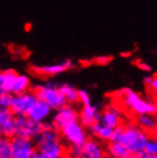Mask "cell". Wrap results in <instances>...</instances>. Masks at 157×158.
<instances>
[{"mask_svg": "<svg viewBox=\"0 0 157 158\" xmlns=\"http://www.w3.org/2000/svg\"><path fill=\"white\" fill-rule=\"evenodd\" d=\"M122 101L126 108H129L133 114L139 115H157V106L154 103L146 101L140 95L132 91L131 88H124L121 92Z\"/></svg>", "mask_w": 157, "mask_h": 158, "instance_id": "7a4b0ae2", "label": "cell"}, {"mask_svg": "<svg viewBox=\"0 0 157 158\" xmlns=\"http://www.w3.org/2000/svg\"><path fill=\"white\" fill-rule=\"evenodd\" d=\"M41 127V123L36 122L27 115L15 117V135L17 136L35 140L36 136L39 134Z\"/></svg>", "mask_w": 157, "mask_h": 158, "instance_id": "5b68a950", "label": "cell"}, {"mask_svg": "<svg viewBox=\"0 0 157 158\" xmlns=\"http://www.w3.org/2000/svg\"><path fill=\"white\" fill-rule=\"evenodd\" d=\"M111 61H112V56L102 55V56H98V57H95L93 62H94L95 64H98V65H107V64H109Z\"/></svg>", "mask_w": 157, "mask_h": 158, "instance_id": "484cf974", "label": "cell"}, {"mask_svg": "<svg viewBox=\"0 0 157 158\" xmlns=\"http://www.w3.org/2000/svg\"><path fill=\"white\" fill-rule=\"evenodd\" d=\"M100 120H101V112L99 111L96 106H93V104L83 106L82 110L79 111L78 122L85 128H90L94 123Z\"/></svg>", "mask_w": 157, "mask_h": 158, "instance_id": "7c38bea8", "label": "cell"}, {"mask_svg": "<svg viewBox=\"0 0 157 158\" xmlns=\"http://www.w3.org/2000/svg\"><path fill=\"white\" fill-rule=\"evenodd\" d=\"M67 156L69 158H83V146H69Z\"/></svg>", "mask_w": 157, "mask_h": 158, "instance_id": "603a6c76", "label": "cell"}, {"mask_svg": "<svg viewBox=\"0 0 157 158\" xmlns=\"http://www.w3.org/2000/svg\"><path fill=\"white\" fill-rule=\"evenodd\" d=\"M0 158H12L11 139L2 138L0 140Z\"/></svg>", "mask_w": 157, "mask_h": 158, "instance_id": "44dd1931", "label": "cell"}, {"mask_svg": "<svg viewBox=\"0 0 157 158\" xmlns=\"http://www.w3.org/2000/svg\"><path fill=\"white\" fill-rule=\"evenodd\" d=\"M150 136H153V138L157 139V125L155 126V128L153 130V132L150 133Z\"/></svg>", "mask_w": 157, "mask_h": 158, "instance_id": "4dcf8cb0", "label": "cell"}, {"mask_svg": "<svg viewBox=\"0 0 157 158\" xmlns=\"http://www.w3.org/2000/svg\"><path fill=\"white\" fill-rule=\"evenodd\" d=\"M59 131L61 139L69 146H83L88 139L86 128L78 120L64 125Z\"/></svg>", "mask_w": 157, "mask_h": 158, "instance_id": "277c9868", "label": "cell"}, {"mask_svg": "<svg viewBox=\"0 0 157 158\" xmlns=\"http://www.w3.org/2000/svg\"><path fill=\"white\" fill-rule=\"evenodd\" d=\"M0 93H1V91H0Z\"/></svg>", "mask_w": 157, "mask_h": 158, "instance_id": "e575fe53", "label": "cell"}, {"mask_svg": "<svg viewBox=\"0 0 157 158\" xmlns=\"http://www.w3.org/2000/svg\"><path fill=\"white\" fill-rule=\"evenodd\" d=\"M75 67L74 63L67 60L63 61L61 63H54V64H47V65H40V67H33L32 70L35 73L43 77H54L56 75H60L62 72L67 71L69 69H72Z\"/></svg>", "mask_w": 157, "mask_h": 158, "instance_id": "9c48e42d", "label": "cell"}, {"mask_svg": "<svg viewBox=\"0 0 157 158\" xmlns=\"http://www.w3.org/2000/svg\"><path fill=\"white\" fill-rule=\"evenodd\" d=\"M126 158H151V157L148 156V155H146L145 152L142 151L140 154H130Z\"/></svg>", "mask_w": 157, "mask_h": 158, "instance_id": "f1b7e54d", "label": "cell"}, {"mask_svg": "<svg viewBox=\"0 0 157 158\" xmlns=\"http://www.w3.org/2000/svg\"><path fill=\"white\" fill-rule=\"evenodd\" d=\"M0 132L4 138L15 136V116L9 108L0 107Z\"/></svg>", "mask_w": 157, "mask_h": 158, "instance_id": "30bf717a", "label": "cell"}, {"mask_svg": "<svg viewBox=\"0 0 157 158\" xmlns=\"http://www.w3.org/2000/svg\"><path fill=\"white\" fill-rule=\"evenodd\" d=\"M37 96L35 92L28 91L20 94H13L11 104H9V110L15 116H24L28 115L29 110L31 109L32 104L36 102Z\"/></svg>", "mask_w": 157, "mask_h": 158, "instance_id": "8992f818", "label": "cell"}, {"mask_svg": "<svg viewBox=\"0 0 157 158\" xmlns=\"http://www.w3.org/2000/svg\"><path fill=\"white\" fill-rule=\"evenodd\" d=\"M12 95L13 94H11V93L1 92V93H0V107L9 108L11 100H12Z\"/></svg>", "mask_w": 157, "mask_h": 158, "instance_id": "d4e9b609", "label": "cell"}, {"mask_svg": "<svg viewBox=\"0 0 157 158\" xmlns=\"http://www.w3.org/2000/svg\"><path fill=\"white\" fill-rule=\"evenodd\" d=\"M90 131L95 138L100 139L102 141H110L111 136H112V131L114 130L106 126V125H103L101 122H96L90 127Z\"/></svg>", "mask_w": 157, "mask_h": 158, "instance_id": "9a60e30c", "label": "cell"}, {"mask_svg": "<svg viewBox=\"0 0 157 158\" xmlns=\"http://www.w3.org/2000/svg\"><path fill=\"white\" fill-rule=\"evenodd\" d=\"M11 149L12 158H31L36 154L35 141L17 135L11 138Z\"/></svg>", "mask_w": 157, "mask_h": 158, "instance_id": "ba28073f", "label": "cell"}, {"mask_svg": "<svg viewBox=\"0 0 157 158\" xmlns=\"http://www.w3.org/2000/svg\"><path fill=\"white\" fill-rule=\"evenodd\" d=\"M31 87V80L27 75H20L17 73L14 79L12 87V94H20V93H24V92L30 91Z\"/></svg>", "mask_w": 157, "mask_h": 158, "instance_id": "2e32d148", "label": "cell"}, {"mask_svg": "<svg viewBox=\"0 0 157 158\" xmlns=\"http://www.w3.org/2000/svg\"><path fill=\"white\" fill-rule=\"evenodd\" d=\"M2 138H4V136H2V134H1V132H0V140H1Z\"/></svg>", "mask_w": 157, "mask_h": 158, "instance_id": "d6a6232c", "label": "cell"}, {"mask_svg": "<svg viewBox=\"0 0 157 158\" xmlns=\"http://www.w3.org/2000/svg\"><path fill=\"white\" fill-rule=\"evenodd\" d=\"M60 92L62 93L66 102L69 104H76L78 103V89L69 84H62L59 85Z\"/></svg>", "mask_w": 157, "mask_h": 158, "instance_id": "d6986e66", "label": "cell"}, {"mask_svg": "<svg viewBox=\"0 0 157 158\" xmlns=\"http://www.w3.org/2000/svg\"><path fill=\"white\" fill-rule=\"evenodd\" d=\"M148 88H149V89H151V92H153L154 94L157 96V75L153 77V80H151L150 85L148 86Z\"/></svg>", "mask_w": 157, "mask_h": 158, "instance_id": "4316f807", "label": "cell"}, {"mask_svg": "<svg viewBox=\"0 0 157 158\" xmlns=\"http://www.w3.org/2000/svg\"><path fill=\"white\" fill-rule=\"evenodd\" d=\"M137 67L139 68V69L143 70V71H150V70H151V68H150L149 64L145 63V62H141V61H138V62H137Z\"/></svg>", "mask_w": 157, "mask_h": 158, "instance_id": "83f0119b", "label": "cell"}, {"mask_svg": "<svg viewBox=\"0 0 157 158\" xmlns=\"http://www.w3.org/2000/svg\"><path fill=\"white\" fill-rule=\"evenodd\" d=\"M149 134L133 124H124L114 128L111 140L121 143L130 154H140L143 151Z\"/></svg>", "mask_w": 157, "mask_h": 158, "instance_id": "6da1fadb", "label": "cell"}, {"mask_svg": "<svg viewBox=\"0 0 157 158\" xmlns=\"http://www.w3.org/2000/svg\"><path fill=\"white\" fill-rule=\"evenodd\" d=\"M143 152L146 155H148L150 157H153L155 155H157V139L155 138H148L146 146L143 148Z\"/></svg>", "mask_w": 157, "mask_h": 158, "instance_id": "7402d4cb", "label": "cell"}, {"mask_svg": "<svg viewBox=\"0 0 157 158\" xmlns=\"http://www.w3.org/2000/svg\"><path fill=\"white\" fill-rule=\"evenodd\" d=\"M83 158H106L102 147L93 139H87L83 144Z\"/></svg>", "mask_w": 157, "mask_h": 158, "instance_id": "5bb4252c", "label": "cell"}, {"mask_svg": "<svg viewBox=\"0 0 157 158\" xmlns=\"http://www.w3.org/2000/svg\"><path fill=\"white\" fill-rule=\"evenodd\" d=\"M78 102L82 103L83 106L92 104L90 94L86 91H84V89H78Z\"/></svg>", "mask_w": 157, "mask_h": 158, "instance_id": "cb8c5ba5", "label": "cell"}, {"mask_svg": "<svg viewBox=\"0 0 157 158\" xmlns=\"http://www.w3.org/2000/svg\"><path fill=\"white\" fill-rule=\"evenodd\" d=\"M31 158H38V156H37V152H36V154L35 155H33V156H32V157Z\"/></svg>", "mask_w": 157, "mask_h": 158, "instance_id": "1f68e13d", "label": "cell"}, {"mask_svg": "<svg viewBox=\"0 0 157 158\" xmlns=\"http://www.w3.org/2000/svg\"><path fill=\"white\" fill-rule=\"evenodd\" d=\"M79 111H77L74 104H69L66 103L61 106L60 108L55 109L54 112L51 116V122L54 124V126L60 130L67 124H70L72 122H77L78 120Z\"/></svg>", "mask_w": 157, "mask_h": 158, "instance_id": "52a82bcc", "label": "cell"}, {"mask_svg": "<svg viewBox=\"0 0 157 158\" xmlns=\"http://www.w3.org/2000/svg\"><path fill=\"white\" fill-rule=\"evenodd\" d=\"M33 92H35L37 99L47 103L53 110L67 103L63 98L62 93L60 92L59 85H55L52 83L40 84V85H37L35 87Z\"/></svg>", "mask_w": 157, "mask_h": 158, "instance_id": "3957f363", "label": "cell"}, {"mask_svg": "<svg viewBox=\"0 0 157 158\" xmlns=\"http://www.w3.org/2000/svg\"><path fill=\"white\" fill-rule=\"evenodd\" d=\"M108 156L110 158H126L130 152L126 150L125 147H123L121 143L110 141L108 144Z\"/></svg>", "mask_w": 157, "mask_h": 158, "instance_id": "ffe728a7", "label": "cell"}, {"mask_svg": "<svg viewBox=\"0 0 157 158\" xmlns=\"http://www.w3.org/2000/svg\"><path fill=\"white\" fill-rule=\"evenodd\" d=\"M137 123H138V126L140 127L141 130L145 131V132H147L150 136V133L153 132V130L157 125L156 115H149V114L139 115L137 117Z\"/></svg>", "mask_w": 157, "mask_h": 158, "instance_id": "ac0fdd59", "label": "cell"}, {"mask_svg": "<svg viewBox=\"0 0 157 158\" xmlns=\"http://www.w3.org/2000/svg\"><path fill=\"white\" fill-rule=\"evenodd\" d=\"M16 75L17 73L14 70H9V69L0 71V91L12 94L13 83Z\"/></svg>", "mask_w": 157, "mask_h": 158, "instance_id": "e0dca14e", "label": "cell"}, {"mask_svg": "<svg viewBox=\"0 0 157 158\" xmlns=\"http://www.w3.org/2000/svg\"><path fill=\"white\" fill-rule=\"evenodd\" d=\"M151 158H157V155H155V156H153Z\"/></svg>", "mask_w": 157, "mask_h": 158, "instance_id": "836d02e7", "label": "cell"}, {"mask_svg": "<svg viewBox=\"0 0 157 158\" xmlns=\"http://www.w3.org/2000/svg\"><path fill=\"white\" fill-rule=\"evenodd\" d=\"M151 80H153V77H151V76H148V77H145V79H143V83H145L146 86L148 87L150 85V83H151Z\"/></svg>", "mask_w": 157, "mask_h": 158, "instance_id": "f546056e", "label": "cell"}, {"mask_svg": "<svg viewBox=\"0 0 157 158\" xmlns=\"http://www.w3.org/2000/svg\"><path fill=\"white\" fill-rule=\"evenodd\" d=\"M103 125L110 127V128H116L119 125L123 124V114L122 110L117 107H108L101 112V120Z\"/></svg>", "mask_w": 157, "mask_h": 158, "instance_id": "4fadbf2b", "label": "cell"}, {"mask_svg": "<svg viewBox=\"0 0 157 158\" xmlns=\"http://www.w3.org/2000/svg\"><path fill=\"white\" fill-rule=\"evenodd\" d=\"M52 114H53V109L48 106L47 103L37 99L36 102L32 104L31 109L29 110L27 116H29L30 118L36 120V122L44 124V123L48 122L51 119Z\"/></svg>", "mask_w": 157, "mask_h": 158, "instance_id": "8fae6325", "label": "cell"}]
</instances>
